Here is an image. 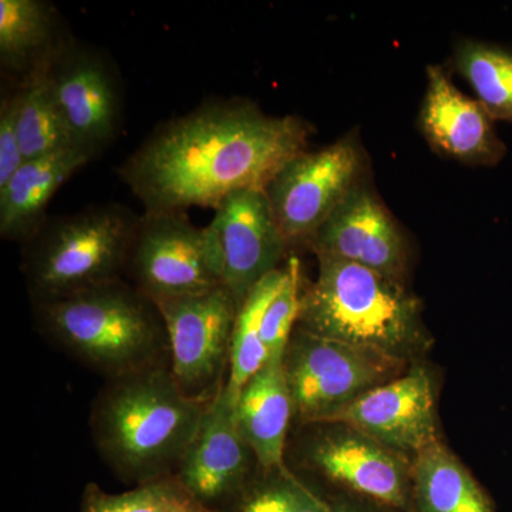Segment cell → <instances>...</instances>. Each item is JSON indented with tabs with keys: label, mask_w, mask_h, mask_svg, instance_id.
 <instances>
[{
	"label": "cell",
	"mask_w": 512,
	"mask_h": 512,
	"mask_svg": "<svg viewBox=\"0 0 512 512\" xmlns=\"http://www.w3.org/2000/svg\"><path fill=\"white\" fill-rule=\"evenodd\" d=\"M309 134L299 117L268 116L252 101H207L158 126L119 177L146 211L215 210L234 192L265 190Z\"/></svg>",
	"instance_id": "1"
},
{
	"label": "cell",
	"mask_w": 512,
	"mask_h": 512,
	"mask_svg": "<svg viewBox=\"0 0 512 512\" xmlns=\"http://www.w3.org/2000/svg\"><path fill=\"white\" fill-rule=\"evenodd\" d=\"M211 402L184 393L171 362L114 377L93 403L94 444L126 483L174 476Z\"/></svg>",
	"instance_id": "2"
},
{
	"label": "cell",
	"mask_w": 512,
	"mask_h": 512,
	"mask_svg": "<svg viewBox=\"0 0 512 512\" xmlns=\"http://www.w3.org/2000/svg\"><path fill=\"white\" fill-rule=\"evenodd\" d=\"M33 303L43 336L107 380L171 362L160 309L124 279Z\"/></svg>",
	"instance_id": "3"
},
{
	"label": "cell",
	"mask_w": 512,
	"mask_h": 512,
	"mask_svg": "<svg viewBox=\"0 0 512 512\" xmlns=\"http://www.w3.org/2000/svg\"><path fill=\"white\" fill-rule=\"evenodd\" d=\"M318 261V278L302 292L298 328L406 363L430 349L421 303L403 281L339 259Z\"/></svg>",
	"instance_id": "4"
},
{
	"label": "cell",
	"mask_w": 512,
	"mask_h": 512,
	"mask_svg": "<svg viewBox=\"0 0 512 512\" xmlns=\"http://www.w3.org/2000/svg\"><path fill=\"white\" fill-rule=\"evenodd\" d=\"M138 220L140 215L119 204L47 218L23 252L33 302L123 279Z\"/></svg>",
	"instance_id": "5"
},
{
	"label": "cell",
	"mask_w": 512,
	"mask_h": 512,
	"mask_svg": "<svg viewBox=\"0 0 512 512\" xmlns=\"http://www.w3.org/2000/svg\"><path fill=\"white\" fill-rule=\"evenodd\" d=\"M407 365L375 350L320 338L296 326L284 355L293 419L302 426L328 423L369 390L403 375Z\"/></svg>",
	"instance_id": "6"
},
{
	"label": "cell",
	"mask_w": 512,
	"mask_h": 512,
	"mask_svg": "<svg viewBox=\"0 0 512 512\" xmlns=\"http://www.w3.org/2000/svg\"><path fill=\"white\" fill-rule=\"evenodd\" d=\"M127 275L156 305L224 285L214 232L210 227H195L184 211H146L140 215Z\"/></svg>",
	"instance_id": "7"
},
{
	"label": "cell",
	"mask_w": 512,
	"mask_h": 512,
	"mask_svg": "<svg viewBox=\"0 0 512 512\" xmlns=\"http://www.w3.org/2000/svg\"><path fill=\"white\" fill-rule=\"evenodd\" d=\"M363 154L352 137L303 151L265 188L276 224L289 247L308 244L330 214L362 183Z\"/></svg>",
	"instance_id": "8"
},
{
	"label": "cell",
	"mask_w": 512,
	"mask_h": 512,
	"mask_svg": "<svg viewBox=\"0 0 512 512\" xmlns=\"http://www.w3.org/2000/svg\"><path fill=\"white\" fill-rule=\"evenodd\" d=\"M170 342L171 372L188 396L212 400L228 379L239 306L225 285L157 305Z\"/></svg>",
	"instance_id": "9"
},
{
	"label": "cell",
	"mask_w": 512,
	"mask_h": 512,
	"mask_svg": "<svg viewBox=\"0 0 512 512\" xmlns=\"http://www.w3.org/2000/svg\"><path fill=\"white\" fill-rule=\"evenodd\" d=\"M72 146L90 158L116 140L123 87L109 57L70 39L47 73Z\"/></svg>",
	"instance_id": "10"
},
{
	"label": "cell",
	"mask_w": 512,
	"mask_h": 512,
	"mask_svg": "<svg viewBox=\"0 0 512 512\" xmlns=\"http://www.w3.org/2000/svg\"><path fill=\"white\" fill-rule=\"evenodd\" d=\"M302 443V463L332 483L387 507L406 510L412 498V466L362 431L345 424H312Z\"/></svg>",
	"instance_id": "11"
},
{
	"label": "cell",
	"mask_w": 512,
	"mask_h": 512,
	"mask_svg": "<svg viewBox=\"0 0 512 512\" xmlns=\"http://www.w3.org/2000/svg\"><path fill=\"white\" fill-rule=\"evenodd\" d=\"M434 394L430 373L414 365L348 404L328 423L345 424L396 453L417 456L440 441Z\"/></svg>",
	"instance_id": "12"
},
{
	"label": "cell",
	"mask_w": 512,
	"mask_h": 512,
	"mask_svg": "<svg viewBox=\"0 0 512 512\" xmlns=\"http://www.w3.org/2000/svg\"><path fill=\"white\" fill-rule=\"evenodd\" d=\"M214 211L208 227L220 247L222 281L241 308L249 292L279 269L291 247L276 224L265 190L234 192Z\"/></svg>",
	"instance_id": "13"
},
{
	"label": "cell",
	"mask_w": 512,
	"mask_h": 512,
	"mask_svg": "<svg viewBox=\"0 0 512 512\" xmlns=\"http://www.w3.org/2000/svg\"><path fill=\"white\" fill-rule=\"evenodd\" d=\"M259 467L254 451L239 433L235 403L224 386L202 417L177 476L201 504L221 512L244 490Z\"/></svg>",
	"instance_id": "14"
},
{
	"label": "cell",
	"mask_w": 512,
	"mask_h": 512,
	"mask_svg": "<svg viewBox=\"0 0 512 512\" xmlns=\"http://www.w3.org/2000/svg\"><path fill=\"white\" fill-rule=\"evenodd\" d=\"M309 247L316 256L365 266L400 281H404L409 261L399 222L363 181L323 222Z\"/></svg>",
	"instance_id": "15"
},
{
	"label": "cell",
	"mask_w": 512,
	"mask_h": 512,
	"mask_svg": "<svg viewBox=\"0 0 512 512\" xmlns=\"http://www.w3.org/2000/svg\"><path fill=\"white\" fill-rule=\"evenodd\" d=\"M419 127L437 153L464 164L493 167L507 154L490 114L461 93L441 66L427 67Z\"/></svg>",
	"instance_id": "16"
},
{
	"label": "cell",
	"mask_w": 512,
	"mask_h": 512,
	"mask_svg": "<svg viewBox=\"0 0 512 512\" xmlns=\"http://www.w3.org/2000/svg\"><path fill=\"white\" fill-rule=\"evenodd\" d=\"M90 160L83 151L67 148L25 161L0 188V237L28 244L45 224L53 195Z\"/></svg>",
	"instance_id": "17"
},
{
	"label": "cell",
	"mask_w": 512,
	"mask_h": 512,
	"mask_svg": "<svg viewBox=\"0 0 512 512\" xmlns=\"http://www.w3.org/2000/svg\"><path fill=\"white\" fill-rule=\"evenodd\" d=\"M69 40L50 3L0 0V66L18 86L49 73Z\"/></svg>",
	"instance_id": "18"
},
{
	"label": "cell",
	"mask_w": 512,
	"mask_h": 512,
	"mask_svg": "<svg viewBox=\"0 0 512 512\" xmlns=\"http://www.w3.org/2000/svg\"><path fill=\"white\" fill-rule=\"evenodd\" d=\"M292 419L284 359H268L242 389L235 404L239 433L262 468L285 466L286 440Z\"/></svg>",
	"instance_id": "19"
},
{
	"label": "cell",
	"mask_w": 512,
	"mask_h": 512,
	"mask_svg": "<svg viewBox=\"0 0 512 512\" xmlns=\"http://www.w3.org/2000/svg\"><path fill=\"white\" fill-rule=\"evenodd\" d=\"M412 497L417 512H494L480 485L441 441L414 458Z\"/></svg>",
	"instance_id": "20"
},
{
	"label": "cell",
	"mask_w": 512,
	"mask_h": 512,
	"mask_svg": "<svg viewBox=\"0 0 512 512\" xmlns=\"http://www.w3.org/2000/svg\"><path fill=\"white\" fill-rule=\"evenodd\" d=\"M285 276V266L276 269L249 292L239 308L232 336L228 379L225 383V392L235 404L242 389L268 360V352L261 338L262 319L269 303L284 284Z\"/></svg>",
	"instance_id": "21"
},
{
	"label": "cell",
	"mask_w": 512,
	"mask_h": 512,
	"mask_svg": "<svg viewBox=\"0 0 512 512\" xmlns=\"http://www.w3.org/2000/svg\"><path fill=\"white\" fill-rule=\"evenodd\" d=\"M458 73L494 121L512 124V52L476 40H461L454 50Z\"/></svg>",
	"instance_id": "22"
},
{
	"label": "cell",
	"mask_w": 512,
	"mask_h": 512,
	"mask_svg": "<svg viewBox=\"0 0 512 512\" xmlns=\"http://www.w3.org/2000/svg\"><path fill=\"white\" fill-rule=\"evenodd\" d=\"M16 94V120L23 160H35L74 148L47 74L19 84Z\"/></svg>",
	"instance_id": "23"
},
{
	"label": "cell",
	"mask_w": 512,
	"mask_h": 512,
	"mask_svg": "<svg viewBox=\"0 0 512 512\" xmlns=\"http://www.w3.org/2000/svg\"><path fill=\"white\" fill-rule=\"evenodd\" d=\"M333 503L320 497L288 467L262 468L221 512H332Z\"/></svg>",
	"instance_id": "24"
},
{
	"label": "cell",
	"mask_w": 512,
	"mask_h": 512,
	"mask_svg": "<svg viewBox=\"0 0 512 512\" xmlns=\"http://www.w3.org/2000/svg\"><path fill=\"white\" fill-rule=\"evenodd\" d=\"M80 512H214L201 504L177 474L109 494L99 485L84 488Z\"/></svg>",
	"instance_id": "25"
},
{
	"label": "cell",
	"mask_w": 512,
	"mask_h": 512,
	"mask_svg": "<svg viewBox=\"0 0 512 512\" xmlns=\"http://www.w3.org/2000/svg\"><path fill=\"white\" fill-rule=\"evenodd\" d=\"M286 276L262 319L261 338L268 359H284L286 346L298 323L301 312V264L291 258L285 265Z\"/></svg>",
	"instance_id": "26"
},
{
	"label": "cell",
	"mask_w": 512,
	"mask_h": 512,
	"mask_svg": "<svg viewBox=\"0 0 512 512\" xmlns=\"http://www.w3.org/2000/svg\"><path fill=\"white\" fill-rule=\"evenodd\" d=\"M18 94H6L0 103V188L25 163L18 134Z\"/></svg>",
	"instance_id": "27"
},
{
	"label": "cell",
	"mask_w": 512,
	"mask_h": 512,
	"mask_svg": "<svg viewBox=\"0 0 512 512\" xmlns=\"http://www.w3.org/2000/svg\"><path fill=\"white\" fill-rule=\"evenodd\" d=\"M332 512H366L360 510L356 505L348 504V503H333Z\"/></svg>",
	"instance_id": "28"
}]
</instances>
